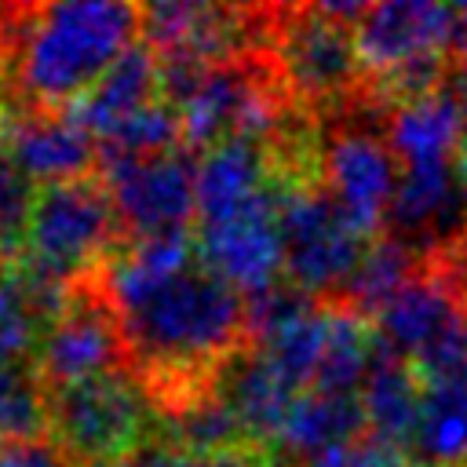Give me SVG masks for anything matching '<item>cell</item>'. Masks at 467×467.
Listing matches in <instances>:
<instances>
[{
  "label": "cell",
  "instance_id": "obj_1",
  "mask_svg": "<svg viewBox=\"0 0 467 467\" xmlns=\"http://www.w3.org/2000/svg\"><path fill=\"white\" fill-rule=\"evenodd\" d=\"M99 281L120 317L128 365L157 412L212 390L252 347L244 296L208 266L193 234L128 241Z\"/></svg>",
  "mask_w": 467,
  "mask_h": 467
},
{
  "label": "cell",
  "instance_id": "obj_2",
  "mask_svg": "<svg viewBox=\"0 0 467 467\" xmlns=\"http://www.w3.org/2000/svg\"><path fill=\"white\" fill-rule=\"evenodd\" d=\"M11 47V99L26 109H69L142 36L139 4H0Z\"/></svg>",
  "mask_w": 467,
  "mask_h": 467
},
{
  "label": "cell",
  "instance_id": "obj_3",
  "mask_svg": "<svg viewBox=\"0 0 467 467\" xmlns=\"http://www.w3.org/2000/svg\"><path fill=\"white\" fill-rule=\"evenodd\" d=\"M303 113L328 117L365 88V66L350 26L321 11V4H270V33L263 51Z\"/></svg>",
  "mask_w": 467,
  "mask_h": 467
},
{
  "label": "cell",
  "instance_id": "obj_4",
  "mask_svg": "<svg viewBox=\"0 0 467 467\" xmlns=\"http://www.w3.org/2000/svg\"><path fill=\"white\" fill-rule=\"evenodd\" d=\"M128 244L117 204L102 175L36 186L22 263L36 274L77 285L99 274ZM15 259V263H18Z\"/></svg>",
  "mask_w": 467,
  "mask_h": 467
},
{
  "label": "cell",
  "instance_id": "obj_5",
  "mask_svg": "<svg viewBox=\"0 0 467 467\" xmlns=\"http://www.w3.org/2000/svg\"><path fill=\"white\" fill-rule=\"evenodd\" d=\"M387 117L390 109L365 88L336 113L317 117L321 182L368 237L383 234V219L401 179V161L383 135Z\"/></svg>",
  "mask_w": 467,
  "mask_h": 467
},
{
  "label": "cell",
  "instance_id": "obj_6",
  "mask_svg": "<svg viewBox=\"0 0 467 467\" xmlns=\"http://www.w3.org/2000/svg\"><path fill=\"white\" fill-rule=\"evenodd\" d=\"M47 434L73 467L124 460L157 441V409L142 379L124 368L47 394Z\"/></svg>",
  "mask_w": 467,
  "mask_h": 467
},
{
  "label": "cell",
  "instance_id": "obj_7",
  "mask_svg": "<svg viewBox=\"0 0 467 467\" xmlns=\"http://www.w3.org/2000/svg\"><path fill=\"white\" fill-rule=\"evenodd\" d=\"M281 223L285 281L317 303H332L358 270L372 237L339 208L321 179L285 182L270 179Z\"/></svg>",
  "mask_w": 467,
  "mask_h": 467
},
{
  "label": "cell",
  "instance_id": "obj_8",
  "mask_svg": "<svg viewBox=\"0 0 467 467\" xmlns=\"http://www.w3.org/2000/svg\"><path fill=\"white\" fill-rule=\"evenodd\" d=\"M33 365H36L47 394L84 383V379H95V376L131 368L120 317L113 310L99 274H91L69 288V299H66L62 314L51 321V328L44 332Z\"/></svg>",
  "mask_w": 467,
  "mask_h": 467
},
{
  "label": "cell",
  "instance_id": "obj_9",
  "mask_svg": "<svg viewBox=\"0 0 467 467\" xmlns=\"http://www.w3.org/2000/svg\"><path fill=\"white\" fill-rule=\"evenodd\" d=\"M128 241L190 234L197 226V153L179 146L142 161H99Z\"/></svg>",
  "mask_w": 467,
  "mask_h": 467
},
{
  "label": "cell",
  "instance_id": "obj_10",
  "mask_svg": "<svg viewBox=\"0 0 467 467\" xmlns=\"http://www.w3.org/2000/svg\"><path fill=\"white\" fill-rule=\"evenodd\" d=\"M197 248L241 296L266 292L285 281V255H281V223L274 190H266L255 204L241 208L237 215L197 226Z\"/></svg>",
  "mask_w": 467,
  "mask_h": 467
},
{
  "label": "cell",
  "instance_id": "obj_11",
  "mask_svg": "<svg viewBox=\"0 0 467 467\" xmlns=\"http://www.w3.org/2000/svg\"><path fill=\"white\" fill-rule=\"evenodd\" d=\"M452 29H456V7L445 4H431V0L368 4L365 18L354 29L365 77L390 73L416 58L449 55Z\"/></svg>",
  "mask_w": 467,
  "mask_h": 467
},
{
  "label": "cell",
  "instance_id": "obj_12",
  "mask_svg": "<svg viewBox=\"0 0 467 467\" xmlns=\"http://www.w3.org/2000/svg\"><path fill=\"white\" fill-rule=\"evenodd\" d=\"M0 135L22 171L40 186L99 175V139L80 128L69 109L11 106L0 124Z\"/></svg>",
  "mask_w": 467,
  "mask_h": 467
},
{
  "label": "cell",
  "instance_id": "obj_13",
  "mask_svg": "<svg viewBox=\"0 0 467 467\" xmlns=\"http://www.w3.org/2000/svg\"><path fill=\"white\" fill-rule=\"evenodd\" d=\"M463 317H467V303L452 285V277L438 263H423L372 317V325L390 350L412 361L449 328H456Z\"/></svg>",
  "mask_w": 467,
  "mask_h": 467
},
{
  "label": "cell",
  "instance_id": "obj_14",
  "mask_svg": "<svg viewBox=\"0 0 467 467\" xmlns=\"http://www.w3.org/2000/svg\"><path fill=\"white\" fill-rule=\"evenodd\" d=\"M274 179V153L263 139H226L197 161V226L223 223L255 204Z\"/></svg>",
  "mask_w": 467,
  "mask_h": 467
},
{
  "label": "cell",
  "instance_id": "obj_15",
  "mask_svg": "<svg viewBox=\"0 0 467 467\" xmlns=\"http://www.w3.org/2000/svg\"><path fill=\"white\" fill-rule=\"evenodd\" d=\"M223 401L230 405V412L237 416L248 445L263 456H270V449L277 445L285 420L299 398V390H292L281 372L255 350L244 347L215 379Z\"/></svg>",
  "mask_w": 467,
  "mask_h": 467
},
{
  "label": "cell",
  "instance_id": "obj_16",
  "mask_svg": "<svg viewBox=\"0 0 467 467\" xmlns=\"http://www.w3.org/2000/svg\"><path fill=\"white\" fill-rule=\"evenodd\" d=\"M157 99H161V62H157V51L139 36L102 73V80L80 102L69 106V117L80 128H88L95 139H106L124 120L142 113L146 106H153Z\"/></svg>",
  "mask_w": 467,
  "mask_h": 467
},
{
  "label": "cell",
  "instance_id": "obj_17",
  "mask_svg": "<svg viewBox=\"0 0 467 467\" xmlns=\"http://www.w3.org/2000/svg\"><path fill=\"white\" fill-rule=\"evenodd\" d=\"M361 434H368V420L358 394L303 390L285 420L277 445L270 449V467H299L303 460L358 441Z\"/></svg>",
  "mask_w": 467,
  "mask_h": 467
},
{
  "label": "cell",
  "instance_id": "obj_18",
  "mask_svg": "<svg viewBox=\"0 0 467 467\" xmlns=\"http://www.w3.org/2000/svg\"><path fill=\"white\" fill-rule=\"evenodd\" d=\"M358 398L368 420V434L412 452V438L423 409V379L409 358H401L379 339V332H376V354Z\"/></svg>",
  "mask_w": 467,
  "mask_h": 467
},
{
  "label": "cell",
  "instance_id": "obj_19",
  "mask_svg": "<svg viewBox=\"0 0 467 467\" xmlns=\"http://www.w3.org/2000/svg\"><path fill=\"white\" fill-rule=\"evenodd\" d=\"M467 131V117L460 99L449 88H438L434 95L412 99L398 109H390L387 117V146L394 150V157L401 161V168L409 164H449L463 142Z\"/></svg>",
  "mask_w": 467,
  "mask_h": 467
},
{
  "label": "cell",
  "instance_id": "obj_20",
  "mask_svg": "<svg viewBox=\"0 0 467 467\" xmlns=\"http://www.w3.org/2000/svg\"><path fill=\"white\" fill-rule=\"evenodd\" d=\"M325 306H328V336L310 390L361 394V383L376 354V325L343 303H325Z\"/></svg>",
  "mask_w": 467,
  "mask_h": 467
},
{
  "label": "cell",
  "instance_id": "obj_21",
  "mask_svg": "<svg viewBox=\"0 0 467 467\" xmlns=\"http://www.w3.org/2000/svg\"><path fill=\"white\" fill-rule=\"evenodd\" d=\"M412 460L427 467H467V379L423 383Z\"/></svg>",
  "mask_w": 467,
  "mask_h": 467
},
{
  "label": "cell",
  "instance_id": "obj_22",
  "mask_svg": "<svg viewBox=\"0 0 467 467\" xmlns=\"http://www.w3.org/2000/svg\"><path fill=\"white\" fill-rule=\"evenodd\" d=\"M420 266H423V263H420L405 244H398L394 237L379 234V237H372V244L365 248L358 270L350 274V281L343 285V292H339L332 303H343V306H350L354 314H361V317L372 321V317L390 303V296H394Z\"/></svg>",
  "mask_w": 467,
  "mask_h": 467
},
{
  "label": "cell",
  "instance_id": "obj_23",
  "mask_svg": "<svg viewBox=\"0 0 467 467\" xmlns=\"http://www.w3.org/2000/svg\"><path fill=\"white\" fill-rule=\"evenodd\" d=\"M186 146L182 142V113L157 99L153 106H146L142 113H135L131 120H124L117 131H109L106 139H99V161L113 157V161H142V157H161Z\"/></svg>",
  "mask_w": 467,
  "mask_h": 467
},
{
  "label": "cell",
  "instance_id": "obj_24",
  "mask_svg": "<svg viewBox=\"0 0 467 467\" xmlns=\"http://www.w3.org/2000/svg\"><path fill=\"white\" fill-rule=\"evenodd\" d=\"M47 434V387L33 361H0V441Z\"/></svg>",
  "mask_w": 467,
  "mask_h": 467
},
{
  "label": "cell",
  "instance_id": "obj_25",
  "mask_svg": "<svg viewBox=\"0 0 467 467\" xmlns=\"http://www.w3.org/2000/svg\"><path fill=\"white\" fill-rule=\"evenodd\" d=\"M36 201V182L22 171L0 135V266H11L26 248V230Z\"/></svg>",
  "mask_w": 467,
  "mask_h": 467
},
{
  "label": "cell",
  "instance_id": "obj_26",
  "mask_svg": "<svg viewBox=\"0 0 467 467\" xmlns=\"http://www.w3.org/2000/svg\"><path fill=\"white\" fill-rule=\"evenodd\" d=\"M0 467H73L51 434L0 441Z\"/></svg>",
  "mask_w": 467,
  "mask_h": 467
},
{
  "label": "cell",
  "instance_id": "obj_27",
  "mask_svg": "<svg viewBox=\"0 0 467 467\" xmlns=\"http://www.w3.org/2000/svg\"><path fill=\"white\" fill-rule=\"evenodd\" d=\"M99 467H186V456H179V452H171V449L153 441V445H146V449H139V452H131L124 460L99 463Z\"/></svg>",
  "mask_w": 467,
  "mask_h": 467
},
{
  "label": "cell",
  "instance_id": "obj_28",
  "mask_svg": "<svg viewBox=\"0 0 467 467\" xmlns=\"http://www.w3.org/2000/svg\"><path fill=\"white\" fill-rule=\"evenodd\" d=\"M11 106H15V99H11V47L0 33V124H4Z\"/></svg>",
  "mask_w": 467,
  "mask_h": 467
},
{
  "label": "cell",
  "instance_id": "obj_29",
  "mask_svg": "<svg viewBox=\"0 0 467 467\" xmlns=\"http://www.w3.org/2000/svg\"><path fill=\"white\" fill-rule=\"evenodd\" d=\"M452 168H456L460 190L467 193V135H463V142H460V150H456V157H452Z\"/></svg>",
  "mask_w": 467,
  "mask_h": 467
},
{
  "label": "cell",
  "instance_id": "obj_30",
  "mask_svg": "<svg viewBox=\"0 0 467 467\" xmlns=\"http://www.w3.org/2000/svg\"><path fill=\"white\" fill-rule=\"evenodd\" d=\"M4 270H7V266H0V277H4Z\"/></svg>",
  "mask_w": 467,
  "mask_h": 467
}]
</instances>
